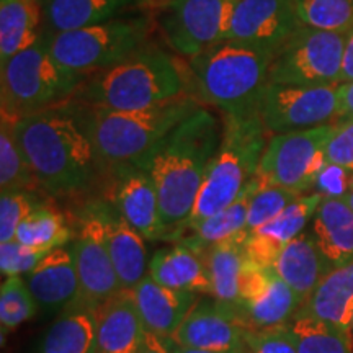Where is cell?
Instances as JSON below:
<instances>
[{"label": "cell", "instance_id": "cell-24", "mask_svg": "<svg viewBox=\"0 0 353 353\" xmlns=\"http://www.w3.org/2000/svg\"><path fill=\"white\" fill-rule=\"evenodd\" d=\"M144 0H43L44 37L105 23Z\"/></svg>", "mask_w": 353, "mask_h": 353}, {"label": "cell", "instance_id": "cell-26", "mask_svg": "<svg viewBox=\"0 0 353 353\" xmlns=\"http://www.w3.org/2000/svg\"><path fill=\"white\" fill-rule=\"evenodd\" d=\"M43 38V0H0V63Z\"/></svg>", "mask_w": 353, "mask_h": 353}, {"label": "cell", "instance_id": "cell-21", "mask_svg": "<svg viewBox=\"0 0 353 353\" xmlns=\"http://www.w3.org/2000/svg\"><path fill=\"white\" fill-rule=\"evenodd\" d=\"M131 294L145 330L165 339H172L198 301L195 293L167 288L149 275L131 290Z\"/></svg>", "mask_w": 353, "mask_h": 353}, {"label": "cell", "instance_id": "cell-15", "mask_svg": "<svg viewBox=\"0 0 353 353\" xmlns=\"http://www.w3.org/2000/svg\"><path fill=\"white\" fill-rule=\"evenodd\" d=\"M299 23L293 0H236L226 39L263 48L275 54Z\"/></svg>", "mask_w": 353, "mask_h": 353}, {"label": "cell", "instance_id": "cell-9", "mask_svg": "<svg viewBox=\"0 0 353 353\" xmlns=\"http://www.w3.org/2000/svg\"><path fill=\"white\" fill-rule=\"evenodd\" d=\"M345 33L298 25L273 54L268 83L337 85Z\"/></svg>", "mask_w": 353, "mask_h": 353}, {"label": "cell", "instance_id": "cell-20", "mask_svg": "<svg viewBox=\"0 0 353 353\" xmlns=\"http://www.w3.org/2000/svg\"><path fill=\"white\" fill-rule=\"evenodd\" d=\"M25 280L39 309L46 312L64 311L79 299L81 286L76 259L72 250L65 247H59L44 255Z\"/></svg>", "mask_w": 353, "mask_h": 353}, {"label": "cell", "instance_id": "cell-28", "mask_svg": "<svg viewBox=\"0 0 353 353\" xmlns=\"http://www.w3.org/2000/svg\"><path fill=\"white\" fill-rule=\"evenodd\" d=\"M303 299L272 270L267 288L257 298L236 304V311L245 329H270L288 325L301 309Z\"/></svg>", "mask_w": 353, "mask_h": 353}, {"label": "cell", "instance_id": "cell-31", "mask_svg": "<svg viewBox=\"0 0 353 353\" xmlns=\"http://www.w3.org/2000/svg\"><path fill=\"white\" fill-rule=\"evenodd\" d=\"M94 312L76 301L52 322L44 334L39 353H94Z\"/></svg>", "mask_w": 353, "mask_h": 353}, {"label": "cell", "instance_id": "cell-30", "mask_svg": "<svg viewBox=\"0 0 353 353\" xmlns=\"http://www.w3.org/2000/svg\"><path fill=\"white\" fill-rule=\"evenodd\" d=\"M298 312L332 322L342 329H350L353 317V260L334 268Z\"/></svg>", "mask_w": 353, "mask_h": 353}, {"label": "cell", "instance_id": "cell-8", "mask_svg": "<svg viewBox=\"0 0 353 353\" xmlns=\"http://www.w3.org/2000/svg\"><path fill=\"white\" fill-rule=\"evenodd\" d=\"M151 34L148 17H117L105 23L44 37L48 50L64 68L82 76L120 63L144 44Z\"/></svg>", "mask_w": 353, "mask_h": 353}, {"label": "cell", "instance_id": "cell-38", "mask_svg": "<svg viewBox=\"0 0 353 353\" xmlns=\"http://www.w3.org/2000/svg\"><path fill=\"white\" fill-rule=\"evenodd\" d=\"M41 205L32 190H6L0 196V244L15 241L20 223Z\"/></svg>", "mask_w": 353, "mask_h": 353}, {"label": "cell", "instance_id": "cell-25", "mask_svg": "<svg viewBox=\"0 0 353 353\" xmlns=\"http://www.w3.org/2000/svg\"><path fill=\"white\" fill-rule=\"evenodd\" d=\"M262 185L254 176V180H250L245 185V188L242 190L239 198L231 203L228 208L210 216V218L198 221L192 226L185 228L179 237V244L188 247L190 250H193V252L201 257L211 245L218 244V242L224 239H229V237L237 236V234L245 232L250 198H252L254 193Z\"/></svg>", "mask_w": 353, "mask_h": 353}, {"label": "cell", "instance_id": "cell-29", "mask_svg": "<svg viewBox=\"0 0 353 353\" xmlns=\"http://www.w3.org/2000/svg\"><path fill=\"white\" fill-rule=\"evenodd\" d=\"M211 280V296L236 306L239 301L242 273L249 262L245 252V234L229 237L211 245L201 255Z\"/></svg>", "mask_w": 353, "mask_h": 353}, {"label": "cell", "instance_id": "cell-10", "mask_svg": "<svg viewBox=\"0 0 353 353\" xmlns=\"http://www.w3.org/2000/svg\"><path fill=\"white\" fill-rule=\"evenodd\" d=\"M334 123L304 131L273 134L260 157L255 179L262 187H281L298 193L314 188L327 165L325 148Z\"/></svg>", "mask_w": 353, "mask_h": 353}, {"label": "cell", "instance_id": "cell-36", "mask_svg": "<svg viewBox=\"0 0 353 353\" xmlns=\"http://www.w3.org/2000/svg\"><path fill=\"white\" fill-rule=\"evenodd\" d=\"M38 303L21 276L6 278L0 288V325L2 339L38 312Z\"/></svg>", "mask_w": 353, "mask_h": 353}, {"label": "cell", "instance_id": "cell-19", "mask_svg": "<svg viewBox=\"0 0 353 353\" xmlns=\"http://www.w3.org/2000/svg\"><path fill=\"white\" fill-rule=\"evenodd\" d=\"M95 208L103 223L105 241L121 290L131 291L149 275L144 237L126 223L114 206L95 203Z\"/></svg>", "mask_w": 353, "mask_h": 353}, {"label": "cell", "instance_id": "cell-18", "mask_svg": "<svg viewBox=\"0 0 353 353\" xmlns=\"http://www.w3.org/2000/svg\"><path fill=\"white\" fill-rule=\"evenodd\" d=\"M94 353H138L145 327L131 291H120L94 311Z\"/></svg>", "mask_w": 353, "mask_h": 353}, {"label": "cell", "instance_id": "cell-11", "mask_svg": "<svg viewBox=\"0 0 353 353\" xmlns=\"http://www.w3.org/2000/svg\"><path fill=\"white\" fill-rule=\"evenodd\" d=\"M236 0H167L157 7L156 23L175 54L192 59L224 41Z\"/></svg>", "mask_w": 353, "mask_h": 353}, {"label": "cell", "instance_id": "cell-12", "mask_svg": "<svg viewBox=\"0 0 353 353\" xmlns=\"http://www.w3.org/2000/svg\"><path fill=\"white\" fill-rule=\"evenodd\" d=\"M337 85L268 83L259 101L265 130L273 136L327 125L339 117Z\"/></svg>", "mask_w": 353, "mask_h": 353}, {"label": "cell", "instance_id": "cell-17", "mask_svg": "<svg viewBox=\"0 0 353 353\" xmlns=\"http://www.w3.org/2000/svg\"><path fill=\"white\" fill-rule=\"evenodd\" d=\"M322 198L324 196L317 192L301 195L270 223L245 234L247 259L260 267H273L281 249L306 231V226L314 218Z\"/></svg>", "mask_w": 353, "mask_h": 353}, {"label": "cell", "instance_id": "cell-7", "mask_svg": "<svg viewBox=\"0 0 353 353\" xmlns=\"http://www.w3.org/2000/svg\"><path fill=\"white\" fill-rule=\"evenodd\" d=\"M85 77L57 63L43 38L0 65L2 117L19 120L65 103Z\"/></svg>", "mask_w": 353, "mask_h": 353}, {"label": "cell", "instance_id": "cell-43", "mask_svg": "<svg viewBox=\"0 0 353 353\" xmlns=\"http://www.w3.org/2000/svg\"><path fill=\"white\" fill-rule=\"evenodd\" d=\"M337 95H339V117L353 118V81L339 83Z\"/></svg>", "mask_w": 353, "mask_h": 353}, {"label": "cell", "instance_id": "cell-4", "mask_svg": "<svg viewBox=\"0 0 353 353\" xmlns=\"http://www.w3.org/2000/svg\"><path fill=\"white\" fill-rule=\"evenodd\" d=\"M273 52L234 39L213 44L188 59L192 94L223 114L259 112Z\"/></svg>", "mask_w": 353, "mask_h": 353}, {"label": "cell", "instance_id": "cell-35", "mask_svg": "<svg viewBox=\"0 0 353 353\" xmlns=\"http://www.w3.org/2000/svg\"><path fill=\"white\" fill-rule=\"evenodd\" d=\"M299 23L347 33L353 25V0H293Z\"/></svg>", "mask_w": 353, "mask_h": 353}, {"label": "cell", "instance_id": "cell-16", "mask_svg": "<svg viewBox=\"0 0 353 353\" xmlns=\"http://www.w3.org/2000/svg\"><path fill=\"white\" fill-rule=\"evenodd\" d=\"M114 174L113 205L118 213L144 239H162L161 205L151 174L136 165L117 167Z\"/></svg>", "mask_w": 353, "mask_h": 353}, {"label": "cell", "instance_id": "cell-13", "mask_svg": "<svg viewBox=\"0 0 353 353\" xmlns=\"http://www.w3.org/2000/svg\"><path fill=\"white\" fill-rule=\"evenodd\" d=\"M72 252L81 286L79 303L94 311L101 303L123 291L105 241L103 223L95 205L90 206L88 214L82 219Z\"/></svg>", "mask_w": 353, "mask_h": 353}, {"label": "cell", "instance_id": "cell-22", "mask_svg": "<svg viewBox=\"0 0 353 353\" xmlns=\"http://www.w3.org/2000/svg\"><path fill=\"white\" fill-rule=\"evenodd\" d=\"M273 268L303 303L307 301L321 281L334 270L309 231L299 234L281 249Z\"/></svg>", "mask_w": 353, "mask_h": 353}, {"label": "cell", "instance_id": "cell-32", "mask_svg": "<svg viewBox=\"0 0 353 353\" xmlns=\"http://www.w3.org/2000/svg\"><path fill=\"white\" fill-rule=\"evenodd\" d=\"M290 329L296 341L298 353H353L352 330L332 322L296 312Z\"/></svg>", "mask_w": 353, "mask_h": 353}, {"label": "cell", "instance_id": "cell-34", "mask_svg": "<svg viewBox=\"0 0 353 353\" xmlns=\"http://www.w3.org/2000/svg\"><path fill=\"white\" fill-rule=\"evenodd\" d=\"M37 183L28 161L15 136L13 120L2 117L0 123V188L32 190Z\"/></svg>", "mask_w": 353, "mask_h": 353}, {"label": "cell", "instance_id": "cell-23", "mask_svg": "<svg viewBox=\"0 0 353 353\" xmlns=\"http://www.w3.org/2000/svg\"><path fill=\"white\" fill-rule=\"evenodd\" d=\"M309 232L332 268L353 260V210L343 198H322Z\"/></svg>", "mask_w": 353, "mask_h": 353}, {"label": "cell", "instance_id": "cell-45", "mask_svg": "<svg viewBox=\"0 0 353 353\" xmlns=\"http://www.w3.org/2000/svg\"><path fill=\"white\" fill-rule=\"evenodd\" d=\"M138 353H172L170 339L161 337V335L145 330L143 345H141Z\"/></svg>", "mask_w": 353, "mask_h": 353}, {"label": "cell", "instance_id": "cell-37", "mask_svg": "<svg viewBox=\"0 0 353 353\" xmlns=\"http://www.w3.org/2000/svg\"><path fill=\"white\" fill-rule=\"evenodd\" d=\"M304 193L293 192V190L281 187H260L254 193L249 203V213H247L245 232L249 234L259 229L263 224L275 219L281 211L288 208L294 200Z\"/></svg>", "mask_w": 353, "mask_h": 353}, {"label": "cell", "instance_id": "cell-5", "mask_svg": "<svg viewBox=\"0 0 353 353\" xmlns=\"http://www.w3.org/2000/svg\"><path fill=\"white\" fill-rule=\"evenodd\" d=\"M198 107L200 101L195 95L188 94L157 107L134 112L83 105V113L101 165L110 169L121 165L145 169L157 145Z\"/></svg>", "mask_w": 353, "mask_h": 353}, {"label": "cell", "instance_id": "cell-47", "mask_svg": "<svg viewBox=\"0 0 353 353\" xmlns=\"http://www.w3.org/2000/svg\"><path fill=\"white\" fill-rule=\"evenodd\" d=\"M343 200H345L348 203V206H350V208L353 210V187L350 188V192H348L347 195L343 196Z\"/></svg>", "mask_w": 353, "mask_h": 353}, {"label": "cell", "instance_id": "cell-6", "mask_svg": "<svg viewBox=\"0 0 353 353\" xmlns=\"http://www.w3.org/2000/svg\"><path fill=\"white\" fill-rule=\"evenodd\" d=\"M267 134L259 112L223 114V139L187 226L219 213L239 198L257 174L260 157L268 143Z\"/></svg>", "mask_w": 353, "mask_h": 353}, {"label": "cell", "instance_id": "cell-44", "mask_svg": "<svg viewBox=\"0 0 353 353\" xmlns=\"http://www.w3.org/2000/svg\"><path fill=\"white\" fill-rule=\"evenodd\" d=\"M350 81H353V25L345 33V46H343L341 72V83Z\"/></svg>", "mask_w": 353, "mask_h": 353}, {"label": "cell", "instance_id": "cell-40", "mask_svg": "<svg viewBox=\"0 0 353 353\" xmlns=\"http://www.w3.org/2000/svg\"><path fill=\"white\" fill-rule=\"evenodd\" d=\"M48 254L20 244L19 241L3 242L0 244V272L6 278L28 275Z\"/></svg>", "mask_w": 353, "mask_h": 353}, {"label": "cell", "instance_id": "cell-42", "mask_svg": "<svg viewBox=\"0 0 353 353\" xmlns=\"http://www.w3.org/2000/svg\"><path fill=\"white\" fill-rule=\"evenodd\" d=\"M353 187V174L341 165L329 164L316 180V192L324 198H343Z\"/></svg>", "mask_w": 353, "mask_h": 353}, {"label": "cell", "instance_id": "cell-39", "mask_svg": "<svg viewBox=\"0 0 353 353\" xmlns=\"http://www.w3.org/2000/svg\"><path fill=\"white\" fill-rule=\"evenodd\" d=\"M245 353H298L290 324L270 329H247Z\"/></svg>", "mask_w": 353, "mask_h": 353}, {"label": "cell", "instance_id": "cell-27", "mask_svg": "<svg viewBox=\"0 0 353 353\" xmlns=\"http://www.w3.org/2000/svg\"><path fill=\"white\" fill-rule=\"evenodd\" d=\"M149 276L167 288L211 294V280L205 260L185 245L176 244L172 249L154 254L149 262Z\"/></svg>", "mask_w": 353, "mask_h": 353}, {"label": "cell", "instance_id": "cell-49", "mask_svg": "<svg viewBox=\"0 0 353 353\" xmlns=\"http://www.w3.org/2000/svg\"><path fill=\"white\" fill-rule=\"evenodd\" d=\"M350 329H352V335H353V317H352V325H350Z\"/></svg>", "mask_w": 353, "mask_h": 353}, {"label": "cell", "instance_id": "cell-14", "mask_svg": "<svg viewBox=\"0 0 353 353\" xmlns=\"http://www.w3.org/2000/svg\"><path fill=\"white\" fill-rule=\"evenodd\" d=\"M245 325L232 304L196 301L172 335L176 345L216 353H245Z\"/></svg>", "mask_w": 353, "mask_h": 353}, {"label": "cell", "instance_id": "cell-2", "mask_svg": "<svg viewBox=\"0 0 353 353\" xmlns=\"http://www.w3.org/2000/svg\"><path fill=\"white\" fill-rule=\"evenodd\" d=\"M223 139V120L198 107L157 145L145 169L156 183L164 237L179 239Z\"/></svg>", "mask_w": 353, "mask_h": 353}, {"label": "cell", "instance_id": "cell-33", "mask_svg": "<svg viewBox=\"0 0 353 353\" xmlns=\"http://www.w3.org/2000/svg\"><path fill=\"white\" fill-rule=\"evenodd\" d=\"M70 232L63 214L46 205H39L21 221L15 241L32 249L51 252L69 241Z\"/></svg>", "mask_w": 353, "mask_h": 353}, {"label": "cell", "instance_id": "cell-46", "mask_svg": "<svg viewBox=\"0 0 353 353\" xmlns=\"http://www.w3.org/2000/svg\"><path fill=\"white\" fill-rule=\"evenodd\" d=\"M170 352L172 353H216V352H206V350H195V348H187L176 343L170 339Z\"/></svg>", "mask_w": 353, "mask_h": 353}, {"label": "cell", "instance_id": "cell-48", "mask_svg": "<svg viewBox=\"0 0 353 353\" xmlns=\"http://www.w3.org/2000/svg\"><path fill=\"white\" fill-rule=\"evenodd\" d=\"M164 2H167V0H151V3H152V6H156V7L162 6V3H164Z\"/></svg>", "mask_w": 353, "mask_h": 353}, {"label": "cell", "instance_id": "cell-3", "mask_svg": "<svg viewBox=\"0 0 353 353\" xmlns=\"http://www.w3.org/2000/svg\"><path fill=\"white\" fill-rule=\"evenodd\" d=\"M188 94V64H180L174 54L149 41L120 63L87 76L72 100L87 107L134 112Z\"/></svg>", "mask_w": 353, "mask_h": 353}, {"label": "cell", "instance_id": "cell-1", "mask_svg": "<svg viewBox=\"0 0 353 353\" xmlns=\"http://www.w3.org/2000/svg\"><path fill=\"white\" fill-rule=\"evenodd\" d=\"M13 128L37 183L51 195L85 190L103 167L79 101L13 120Z\"/></svg>", "mask_w": 353, "mask_h": 353}, {"label": "cell", "instance_id": "cell-41", "mask_svg": "<svg viewBox=\"0 0 353 353\" xmlns=\"http://www.w3.org/2000/svg\"><path fill=\"white\" fill-rule=\"evenodd\" d=\"M325 157L329 164L341 165L353 174V118H342L335 123L325 148Z\"/></svg>", "mask_w": 353, "mask_h": 353}]
</instances>
